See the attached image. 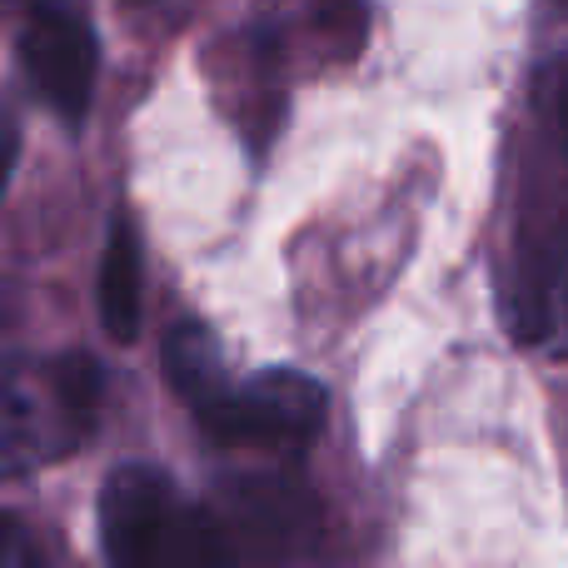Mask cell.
Segmentation results:
<instances>
[{
    "instance_id": "obj_1",
    "label": "cell",
    "mask_w": 568,
    "mask_h": 568,
    "mask_svg": "<svg viewBox=\"0 0 568 568\" xmlns=\"http://www.w3.org/2000/svg\"><path fill=\"white\" fill-rule=\"evenodd\" d=\"M100 544L120 568H215L230 564L225 529L150 464H125L105 479L100 494Z\"/></svg>"
},
{
    "instance_id": "obj_2",
    "label": "cell",
    "mask_w": 568,
    "mask_h": 568,
    "mask_svg": "<svg viewBox=\"0 0 568 568\" xmlns=\"http://www.w3.org/2000/svg\"><path fill=\"white\" fill-rule=\"evenodd\" d=\"M100 364L85 354H65V359L30 369V364H10V389H6V469L26 474L30 464L70 454L90 439L100 419Z\"/></svg>"
},
{
    "instance_id": "obj_3",
    "label": "cell",
    "mask_w": 568,
    "mask_h": 568,
    "mask_svg": "<svg viewBox=\"0 0 568 568\" xmlns=\"http://www.w3.org/2000/svg\"><path fill=\"white\" fill-rule=\"evenodd\" d=\"M190 414L220 444L300 454L324 429V389L300 369H260L245 384L225 379Z\"/></svg>"
},
{
    "instance_id": "obj_4",
    "label": "cell",
    "mask_w": 568,
    "mask_h": 568,
    "mask_svg": "<svg viewBox=\"0 0 568 568\" xmlns=\"http://www.w3.org/2000/svg\"><path fill=\"white\" fill-rule=\"evenodd\" d=\"M95 30L80 10L60 6V0H36L20 26V70L36 100L60 115L65 125H80L90 115V95H95Z\"/></svg>"
},
{
    "instance_id": "obj_5",
    "label": "cell",
    "mask_w": 568,
    "mask_h": 568,
    "mask_svg": "<svg viewBox=\"0 0 568 568\" xmlns=\"http://www.w3.org/2000/svg\"><path fill=\"white\" fill-rule=\"evenodd\" d=\"M519 334L554 359H568V225L544 240L524 270Z\"/></svg>"
},
{
    "instance_id": "obj_6",
    "label": "cell",
    "mask_w": 568,
    "mask_h": 568,
    "mask_svg": "<svg viewBox=\"0 0 568 568\" xmlns=\"http://www.w3.org/2000/svg\"><path fill=\"white\" fill-rule=\"evenodd\" d=\"M100 324L110 339L130 344L140 334V240L125 215L110 220L100 260Z\"/></svg>"
},
{
    "instance_id": "obj_7",
    "label": "cell",
    "mask_w": 568,
    "mask_h": 568,
    "mask_svg": "<svg viewBox=\"0 0 568 568\" xmlns=\"http://www.w3.org/2000/svg\"><path fill=\"white\" fill-rule=\"evenodd\" d=\"M165 369H170V384L180 389V399H185L190 409H200V404L225 384L220 349H215V339H210V329H200V324H180V329H170Z\"/></svg>"
},
{
    "instance_id": "obj_8",
    "label": "cell",
    "mask_w": 568,
    "mask_h": 568,
    "mask_svg": "<svg viewBox=\"0 0 568 568\" xmlns=\"http://www.w3.org/2000/svg\"><path fill=\"white\" fill-rule=\"evenodd\" d=\"M559 125H564V150H568V70H564V90H559Z\"/></svg>"
},
{
    "instance_id": "obj_9",
    "label": "cell",
    "mask_w": 568,
    "mask_h": 568,
    "mask_svg": "<svg viewBox=\"0 0 568 568\" xmlns=\"http://www.w3.org/2000/svg\"><path fill=\"white\" fill-rule=\"evenodd\" d=\"M564 6H568V0H564Z\"/></svg>"
}]
</instances>
